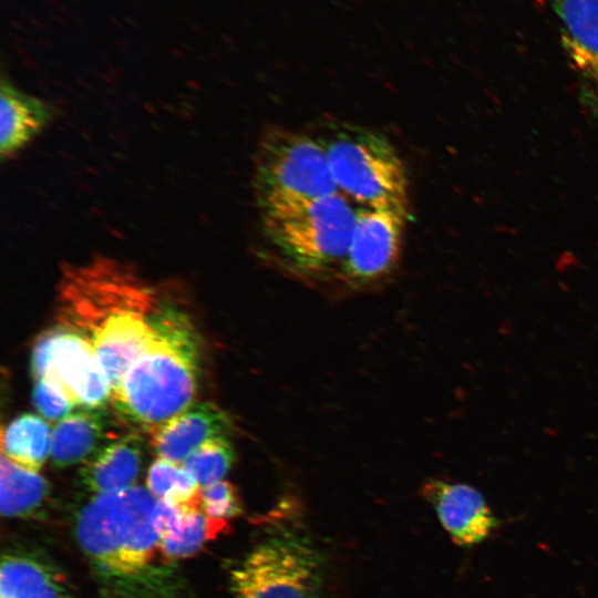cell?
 <instances>
[{
	"mask_svg": "<svg viewBox=\"0 0 598 598\" xmlns=\"http://www.w3.org/2000/svg\"><path fill=\"white\" fill-rule=\"evenodd\" d=\"M252 188L259 213L339 193L321 143L308 130L280 125L258 140Z\"/></svg>",
	"mask_w": 598,
	"mask_h": 598,
	"instance_id": "obj_5",
	"label": "cell"
},
{
	"mask_svg": "<svg viewBox=\"0 0 598 598\" xmlns=\"http://www.w3.org/2000/svg\"><path fill=\"white\" fill-rule=\"evenodd\" d=\"M30 369L35 380L59 383L81 409L101 410L111 399L110 383L91 342L66 326L59 323L37 338Z\"/></svg>",
	"mask_w": 598,
	"mask_h": 598,
	"instance_id": "obj_7",
	"label": "cell"
},
{
	"mask_svg": "<svg viewBox=\"0 0 598 598\" xmlns=\"http://www.w3.org/2000/svg\"><path fill=\"white\" fill-rule=\"evenodd\" d=\"M158 499L140 486L93 496L75 536L104 598H185L177 568L162 548Z\"/></svg>",
	"mask_w": 598,
	"mask_h": 598,
	"instance_id": "obj_1",
	"label": "cell"
},
{
	"mask_svg": "<svg viewBox=\"0 0 598 598\" xmlns=\"http://www.w3.org/2000/svg\"><path fill=\"white\" fill-rule=\"evenodd\" d=\"M200 342L189 317L161 300L152 317V337L111 394L117 412L154 430L189 406L196 395Z\"/></svg>",
	"mask_w": 598,
	"mask_h": 598,
	"instance_id": "obj_2",
	"label": "cell"
},
{
	"mask_svg": "<svg viewBox=\"0 0 598 598\" xmlns=\"http://www.w3.org/2000/svg\"><path fill=\"white\" fill-rule=\"evenodd\" d=\"M410 210L358 207L357 219L339 283L351 291L380 287L401 261Z\"/></svg>",
	"mask_w": 598,
	"mask_h": 598,
	"instance_id": "obj_8",
	"label": "cell"
},
{
	"mask_svg": "<svg viewBox=\"0 0 598 598\" xmlns=\"http://www.w3.org/2000/svg\"><path fill=\"white\" fill-rule=\"evenodd\" d=\"M51 430L47 421L23 413L2 431V454L27 470L38 472L51 453Z\"/></svg>",
	"mask_w": 598,
	"mask_h": 598,
	"instance_id": "obj_17",
	"label": "cell"
},
{
	"mask_svg": "<svg viewBox=\"0 0 598 598\" xmlns=\"http://www.w3.org/2000/svg\"><path fill=\"white\" fill-rule=\"evenodd\" d=\"M32 402L40 415L48 421H61L75 406L65 390L49 378L35 380Z\"/></svg>",
	"mask_w": 598,
	"mask_h": 598,
	"instance_id": "obj_22",
	"label": "cell"
},
{
	"mask_svg": "<svg viewBox=\"0 0 598 598\" xmlns=\"http://www.w3.org/2000/svg\"><path fill=\"white\" fill-rule=\"evenodd\" d=\"M554 9L581 99L598 114V0H554Z\"/></svg>",
	"mask_w": 598,
	"mask_h": 598,
	"instance_id": "obj_10",
	"label": "cell"
},
{
	"mask_svg": "<svg viewBox=\"0 0 598 598\" xmlns=\"http://www.w3.org/2000/svg\"><path fill=\"white\" fill-rule=\"evenodd\" d=\"M308 131L321 143L339 193L357 207L410 210L408 172L385 135L337 118L320 120Z\"/></svg>",
	"mask_w": 598,
	"mask_h": 598,
	"instance_id": "obj_4",
	"label": "cell"
},
{
	"mask_svg": "<svg viewBox=\"0 0 598 598\" xmlns=\"http://www.w3.org/2000/svg\"><path fill=\"white\" fill-rule=\"evenodd\" d=\"M0 113V155L4 159L29 145L53 120L54 112L47 102L2 79Z\"/></svg>",
	"mask_w": 598,
	"mask_h": 598,
	"instance_id": "obj_14",
	"label": "cell"
},
{
	"mask_svg": "<svg viewBox=\"0 0 598 598\" xmlns=\"http://www.w3.org/2000/svg\"><path fill=\"white\" fill-rule=\"evenodd\" d=\"M106 432L101 410L80 409L61 420L54 427L51 460L55 467L65 468L87 461L103 445Z\"/></svg>",
	"mask_w": 598,
	"mask_h": 598,
	"instance_id": "obj_16",
	"label": "cell"
},
{
	"mask_svg": "<svg viewBox=\"0 0 598 598\" xmlns=\"http://www.w3.org/2000/svg\"><path fill=\"white\" fill-rule=\"evenodd\" d=\"M421 493L452 540L460 546L484 542L498 526L483 494L468 484L430 478L422 485Z\"/></svg>",
	"mask_w": 598,
	"mask_h": 598,
	"instance_id": "obj_9",
	"label": "cell"
},
{
	"mask_svg": "<svg viewBox=\"0 0 598 598\" xmlns=\"http://www.w3.org/2000/svg\"><path fill=\"white\" fill-rule=\"evenodd\" d=\"M233 598H322L323 559L309 537L280 528L231 571Z\"/></svg>",
	"mask_w": 598,
	"mask_h": 598,
	"instance_id": "obj_6",
	"label": "cell"
},
{
	"mask_svg": "<svg viewBox=\"0 0 598 598\" xmlns=\"http://www.w3.org/2000/svg\"><path fill=\"white\" fill-rule=\"evenodd\" d=\"M49 494L47 480L38 472L13 463L3 454L0 462V509L4 517H24L40 508Z\"/></svg>",
	"mask_w": 598,
	"mask_h": 598,
	"instance_id": "obj_18",
	"label": "cell"
},
{
	"mask_svg": "<svg viewBox=\"0 0 598 598\" xmlns=\"http://www.w3.org/2000/svg\"><path fill=\"white\" fill-rule=\"evenodd\" d=\"M0 598H71L62 575L42 555L10 549L2 555Z\"/></svg>",
	"mask_w": 598,
	"mask_h": 598,
	"instance_id": "obj_15",
	"label": "cell"
},
{
	"mask_svg": "<svg viewBox=\"0 0 598 598\" xmlns=\"http://www.w3.org/2000/svg\"><path fill=\"white\" fill-rule=\"evenodd\" d=\"M142 457V439L130 433L103 445L85 461L79 471L80 483L96 495L127 489L140 475Z\"/></svg>",
	"mask_w": 598,
	"mask_h": 598,
	"instance_id": "obj_12",
	"label": "cell"
},
{
	"mask_svg": "<svg viewBox=\"0 0 598 598\" xmlns=\"http://www.w3.org/2000/svg\"><path fill=\"white\" fill-rule=\"evenodd\" d=\"M341 193L301 205L259 213L269 258L283 271L311 283L340 280L357 219Z\"/></svg>",
	"mask_w": 598,
	"mask_h": 598,
	"instance_id": "obj_3",
	"label": "cell"
},
{
	"mask_svg": "<svg viewBox=\"0 0 598 598\" xmlns=\"http://www.w3.org/2000/svg\"><path fill=\"white\" fill-rule=\"evenodd\" d=\"M147 489L159 501L179 506L200 504V491L195 477L177 463L158 457L147 472Z\"/></svg>",
	"mask_w": 598,
	"mask_h": 598,
	"instance_id": "obj_19",
	"label": "cell"
},
{
	"mask_svg": "<svg viewBox=\"0 0 598 598\" xmlns=\"http://www.w3.org/2000/svg\"><path fill=\"white\" fill-rule=\"evenodd\" d=\"M235 452L226 436L214 437L195 451L183 462V466L195 477L198 485L205 487L217 483L230 470Z\"/></svg>",
	"mask_w": 598,
	"mask_h": 598,
	"instance_id": "obj_20",
	"label": "cell"
},
{
	"mask_svg": "<svg viewBox=\"0 0 598 598\" xmlns=\"http://www.w3.org/2000/svg\"><path fill=\"white\" fill-rule=\"evenodd\" d=\"M230 429L229 415L216 404L192 403L152 430V446L161 458L179 463L206 441L226 436Z\"/></svg>",
	"mask_w": 598,
	"mask_h": 598,
	"instance_id": "obj_11",
	"label": "cell"
},
{
	"mask_svg": "<svg viewBox=\"0 0 598 598\" xmlns=\"http://www.w3.org/2000/svg\"><path fill=\"white\" fill-rule=\"evenodd\" d=\"M156 525L163 551L176 560L195 555L207 540L223 533L228 522L208 517L200 504L179 506L158 499Z\"/></svg>",
	"mask_w": 598,
	"mask_h": 598,
	"instance_id": "obj_13",
	"label": "cell"
},
{
	"mask_svg": "<svg viewBox=\"0 0 598 598\" xmlns=\"http://www.w3.org/2000/svg\"><path fill=\"white\" fill-rule=\"evenodd\" d=\"M200 506L208 517L226 522L239 516L244 511L239 492L226 481L203 487Z\"/></svg>",
	"mask_w": 598,
	"mask_h": 598,
	"instance_id": "obj_21",
	"label": "cell"
}]
</instances>
